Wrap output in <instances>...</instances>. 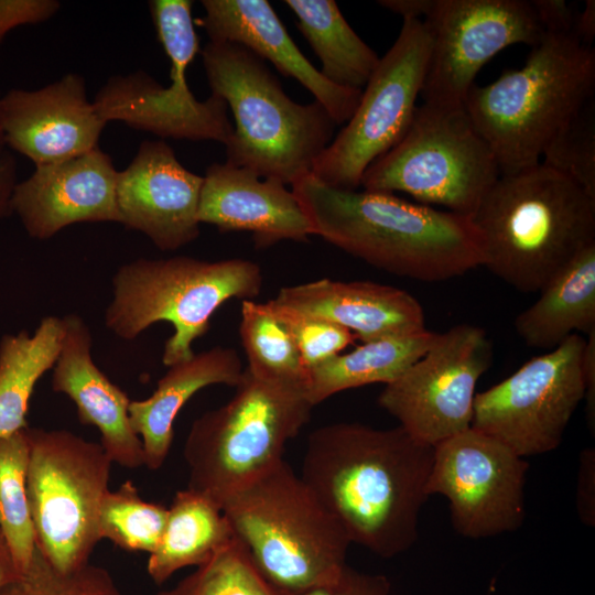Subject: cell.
I'll list each match as a JSON object with an SVG mask.
<instances>
[{"label": "cell", "instance_id": "6da1fadb", "mask_svg": "<svg viewBox=\"0 0 595 595\" xmlns=\"http://www.w3.org/2000/svg\"><path fill=\"white\" fill-rule=\"evenodd\" d=\"M433 459L434 446L400 425L338 422L309 435L300 476L351 543L393 558L418 539Z\"/></svg>", "mask_w": 595, "mask_h": 595}, {"label": "cell", "instance_id": "7a4b0ae2", "mask_svg": "<svg viewBox=\"0 0 595 595\" xmlns=\"http://www.w3.org/2000/svg\"><path fill=\"white\" fill-rule=\"evenodd\" d=\"M291 187L314 235L392 274L437 282L483 263V237L468 216L391 193L335 188L311 173Z\"/></svg>", "mask_w": 595, "mask_h": 595}, {"label": "cell", "instance_id": "3957f363", "mask_svg": "<svg viewBox=\"0 0 595 595\" xmlns=\"http://www.w3.org/2000/svg\"><path fill=\"white\" fill-rule=\"evenodd\" d=\"M470 218L482 266L521 292H540L595 245V197L541 162L501 174Z\"/></svg>", "mask_w": 595, "mask_h": 595}, {"label": "cell", "instance_id": "277c9868", "mask_svg": "<svg viewBox=\"0 0 595 595\" xmlns=\"http://www.w3.org/2000/svg\"><path fill=\"white\" fill-rule=\"evenodd\" d=\"M594 94V48L574 33L545 34L521 68L474 84L464 108L501 175L539 164L552 137Z\"/></svg>", "mask_w": 595, "mask_h": 595}, {"label": "cell", "instance_id": "5b68a950", "mask_svg": "<svg viewBox=\"0 0 595 595\" xmlns=\"http://www.w3.org/2000/svg\"><path fill=\"white\" fill-rule=\"evenodd\" d=\"M201 54L212 95L235 120L226 161L285 185L311 173L337 126L326 109L292 100L266 61L239 44L208 42Z\"/></svg>", "mask_w": 595, "mask_h": 595}, {"label": "cell", "instance_id": "8992f818", "mask_svg": "<svg viewBox=\"0 0 595 595\" xmlns=\"http://www.w3.org/2000/svg\"><path fill=\"white\" fill-rule=\"evenodd\" d=\"M221 510L259 572L282 595L332 582L347 565L346 531L284 459Z\"/></svg>", "mask_w": 595, "mask_h": 595}, {"label": "cell", "instance_id": "52a82bcc", "mask_svg": "<svg viewBox=\"0 0 595 595\" xmlns=\"http://www.w3.org/2000/svg\"><path fill=\"white\" fill-rule=\"evenodd\" d=\"M235 388L229 401L193 422L183 450L187 488L220 509L283 461L286 443L314 408L304 387L261 378L247 368Z\"/></svg>", "mask_w": 595, "mask_h": 595}, {"label": "cell", "instance_id": "ba28073f", "mask_svg": "<svg viewBox=\"0 0 595 595\" xmlns=\"http://www.w3.org/2000/svg\"><path fill=\"white\" fill-rule=\"evenodd\" d=\"M262 283L261 268L247 259H137L113 275L105 323L126 340L154 323H170L174 333L162 355L170 367L194 356L193 343L207 333L212 316L226 301L253 300Z\"/></svg>", "mask_w": 595, "mask_h": 595}, {"label": "cell", "instance_id": "9c48e42d", "mask_svg": "<svg viewBox=\"0 0 595 595\" xmlns=\"http://www.w3.org/2000/svg\"><path fill=\"white\" fill-rule=\"evenodd\" d=\"M500 171L464 106H416L399 142L365 171L366 191L402 192L472 217Z\"/></svg>", "mask_w": 595, "mask_h": 595}, {"label": "cell", "instance_id": "30bf717a", "mask_svg": "<svg viewBox=\"0 0 595 595\" xmlns=\"http://www.w3.org/2000/svg\"><path fill=\"white\" fill-rule=\"evenodd\" d=\"M26 494L35 544L58 571L89 564L112 462L99 443L66 430L28 426Z\"/></svg>", "mask_w": 595, "mask_h": 595}, {"label": "cell", "instance_id": "8fae6325", "mask_svg": "<svg viewBox=\"0 0 595 595\" xmlns=\"http://www.w3.org/2000/svg\"><path fill=\"white\" fill-rule=\"evenodd\" d=\"M431 37L420 19H403L400 33L367 82L345 127L313 164L311 174L342 190H357L368 166L405 133L421 94Z\"/></svg>", "mask_w": 595, "mask_h": 595}, {"label": "cell", "instance_id": "7c38bea8", "mask_svg": "<svg viewBox=\"0 0 595 595\" xmlns=\"http://www.w3.org/2000/svg\"><path fill=\"white\" fill-rule=\"evenodd\" d=\"M586 339L572 334L512 375L477 392L472 428L528 457L555 450L586 393Z\"/></svg>", "mask_w": 595, "mask_h": 595}, {"label": "cell", "instance_id": "4fadbf2b", "mask_svg": "<svg viewBox=\"0 0 595 595\" xmlns=\"http://www.w3.org/2000/svg\"><path fill=\"white\" fill-rule=\"evenodd\" d=\"M493 360L486 332L458 324L385 386L378 404L420 442L435 446L472 426L476 386Z\"/></svg>", "mask_w": 595, "mask_h": 595}, {"label": "cell", "instance_id": "5bb4252c", "mask_svg": "<svg viewBox=\"0 0 595 595\" xmlns=\"http://www.w3.org/2000/svg\"><path fill=\"white\" fill-rule=\"evenodd\" d=\"M422 21L431 50L420 95L442 106H464L479 69L500 51L545 35L528 0H429Z\"/></svg>", "mask_w": 595, "mask_h": 595}, {"label": "cell", "instance_id": "9a60e30c", "mask_svg": "<svg viewBox=\"0 0 595 595\" xmlns=\"http://www.w3.org/2000/svg\"><path fill=\"white\" fill-rule=\"evenodd\" d=\"M528 469L524 457L470 426L434 446L428 493L447 499L454 529L465 538L495 537L523 523Z\"/></svg>", "mask_w": 595, "mask_h": 595}, {"label": "cell", "instance_id": "2e32d148", "mask_svg": "<svg viewBox=\"0 0 595 595\" xmlns=\"http://www.w3.org/2000/svg\"><path fill=\"white\" fill-rule=\"evenodd\" d=\"M170 84L162 86L143 71L110 76L94 105L100 117L160 138L213 140L227 145L234 133L226 102L210 95L197 100L186 80L192 62L170 60Z\"/></svg>", "mask_w": 595, "mask_h": 595}, {"label": "cell", "instance_id": "e0dca14e", "mask_svg": "<svg viewBox=\"0 0 595 595\" xmlns=\"http://www.w3.org/2000/svg\"><path fill=\"white\" fill-rule=\"evenodd\" d=\"M203 176L177 160L163 140L143 141L129 165L118 171L120 224L144 234L161 250H176L199 236Z\"/></svg>", "mask_w": 595, "mask_h": 595}, {"label": "cell", "instance_id": "ac0fdd59", "mask_svg": "<svg viewBox=\"0 0 595 595\" xmlns=\"http://www.w3.org/2000/svg\"><path fill=\"white\" fill-rule=\"evenodd\" d=\"M6 147L35 166L93 151L107 122L88 99L83 76L69 73L39 89L13 88L1 97Z\"/></svg>", "mask_w": 595, "mask_h": 595}, {"label": "cell", "instance_id": "d6986e66", "mask_svg": "<svg viewBox=\"0 0 595 595\" xmlns=\"http://www.w3.org/2000/svg\"><path fill=\"white\" fill-rule=\"evenodd\" d=\"M117 176L99 148L61 162L35 166L14 186L10 207L30 237L48 239L76 223L120 224Z\"/></svg>", "mask_w": 595, "mask_h": 595}, {"label": "cell", "instance_id": "ffe728a7", "mask_svg": "<svg viewBox=\"0 0 595 595\" xmlns=\"http://www.w3.org/2000/svg\"><path fill=\"white\" fill-rule=\"evenodd\" d=\"M204 17L194 20L209 42L239 44L284 76L302 84L329 113L336 125L355 112L361 90L339 87L327 80L300 51L272 6L266 0H203Z\"/></svg>", "mask_w": 595, "mask_h": 595}, {"label": "cell", "instance_id": "44dd1931", "mask_svg": "<svg viewBox=\"0 0 595 595\" xmlns=\"http://www.w3.org/2000/svg\"><path fill=\"white\" fill-rule=\"evenodd\" d=\"M198 220L220 231L247 230L258 245L307 241L312 226L285 184L229 162L213 163L203 176Z\"/></svg>", "mask_w": 595, "mask_h": 595}, {"label": "cell", "instance_id": "7402d4cb", "mask_svg": "<svg viewBox=\"0 0 595 595\" xmlns=\"http://www.w3.org/2000/svg\"><path fill=\"white\" fill-rule=\"evenodd\" d=\"M274 305L350 331L363 343L426 331L419 301L399 288L370 281L321 279L284 286Z\"/></svg>", "mask_w": 595, "mask_h": 595}, {"label": "cell", "instance_id": "603a6c76", "mask_svg": "<svg viewBox=\"0 0 595 595\" xmlns=\"http://www.w3.org/2000/svg\"><path fill=\"white\" fill-rule=\"evenodd\" d=\"M62 318L64 337L53 367V390L76 404L80 423L98 429L99 444L112 463L130 469L144 466L143 445L129 420L131 400L94 363L91 335L83 318L77 314Z\"/></svg>", "mask_w": 595, "mask_h": 595}, {"label": "cell", "instance_id": "cb8c5ba5", "mask_svg": "<svg viewBox=\"0 0 595 595\" xmlns=\"http://www.w3.org/2000/svg\"><path fill=\"white\" fill-rule=\"evenodd\" d=\"M244 370L235 349L217 346L170 366L149 398L131 401L129 420L141 439L144 466L162 467L173 442L175 418L196 392L213 385L236 387Z\"/></svg>", "mask_w": 595, "mask_h": 595}, {"label": "cell", "instance_id": "d4e9b609", "mask_svg": "<svg viewBox=\"0 0 595 595\" xmlns=\"http://www.w3.org/2000/svg\"><path fill=\"white\" fill-rule=\"evenodd\" d=\"M521 312L515 328L531 347L553 349L576 332L595 331V245L585 248Z\"/></svg>", "mask_w": 595, "mask_h": 595}, {"label": "cell", "instance_id": "484cf974", "mask_svg": "<svg viewBox=\"0 0 595 595\" xmlns=\"http://www.w3.org/2000/svg\"><path fill=\"white\" fill-rule=\"evenodd\" d=\"M234 538L223 510L188 488L175 494L161 541L150 553L147 571L161 585L178 570L198 566Z\"/></svg>", "mask_w": 595, "mask_h": 595}, {"label": "cell", "instance_id": "4316f807", "mask_svg": "<svg viewBox=\"0 0 595 595\" xmlns=\"http://www.w3.org/2000/svg\"><path fill=\"white\" fill-rule=\"evenodd\" d=\"M436 333L365 342L307 370L305 394L313 407L327 398L371 383L388 385L400 377L431 346Z\"/></svg>", "mask_w": 595, "mask_h": 595}, {"label": "cell", "instance_id": "83f0119b", "mask_svg": "<svg viewBox=\"0 0 595 595\" xmlns=\"http://www.w3.org/2000/svg\"><path fill=\"white\" fill-rule=\"evenodd\" d=\"M296 26L321 62L331 83L363 90L380 57L351 29L334 0H285Z\"/></svg>", "mask_w": 595, "mask_h": 595}, {"label": "cell", "instance_id": "f1b7e54d", "mask_svg": "<svg viewBox=\"0 0 595 595\" xmlns=\"http://www.w3.org/2000/svg\"><path fill=\"white\" fill-rule=\"evenodd\" d=\"M64 337L63 318L46 316L32 335L20 331L0 340V437L26 425L34 387L54 367Z\"/></svg>", "mask_w": 595, "mask_h": 595}, {"label": "cell", "instance_id": "f546056e", "mask_svg": "<svg viewBox=\"0 0 595 595\" xmlns=\"http://www.w3.org/2000/svg\"><path fill=\"white\" fill-rule=\"evenodd\" d=\"M239 333L251 374L305 388L307 369L290 329L269 301H242Z\"/></svg>", "mask_w": 595, "mask_h": 595}, {"label": "cell", "instance_id": "4dcf8cb0", "mask_svg": "<svg viewBox=\"0 0 595 595\" xmlns=\"http://www.w3.org/2000/svg\"><path fill=\"white\" fill-rule=\"evenodd\" d=\"M26 429L0 437V530L19 574L29 567L36 548L26 494Z\"/></svg>", "mask_w": 595, "mask_h": 595}, {"label": "cell", "instance_id": "1f68e13d", "mask_svg": "<svg viewBox=\"0 0 595 595\" xmlns=\"http://www.w3.org/2000/svg\"><path fill=\"white\" fill-rule=\"evenodd\" d=\"M167 508L143 500L131 480L102 498L98 515L99 538L127 551L152 553L159 545Z\"/></svg>", "mask_w": 595, "mask_h": 595}, {"label": "cell", "instance_id": "d6a6232c", "mask_svg": "<svg viewBox=\"0 0 595 595\" xmlns=\"http://www.w3.org/2000/svg\"><path fill=\"white\" fill-rule=\"evenodd\" d=\"M156 595H282L259 572L246 548L234 538L209 560Z\"/></svg>", "mask_w": 595, "mask_h": 595}, {"label": "cell", "instance_id": "836d02e7", "mask_svg": "<svg viewBox=\"0 0 595 595\" xmlns=\"http://www.w3.org/2000/svg\"><path fill=\"white\" fill-rule=\"evenodd\" d=\"M541 163L595 197V101H588L549 141Z\"/></svg>", "mask_w": 595, "mask_h": 595}, {"label": "cell", "instance_id": "e575fe53", "mask_svg": "<svg viewBox=\"0 0 595 595\" xmlns=\"http://www.w3.org/2000/svg\"><path fill=\"white\" fill-rule=\"evenodd\" d=\"M0 595H121L111 574L104 567L87 564L69 573L56 570L35 548L29 567Z\"/></svg>", "mask_w": 595, "mask_h": 595}, {"label": "cell", "instance_id": "d590c367", "mask_svg": "<svg viewBox=\"0 0 595 595\" xmlns=\"http://www.w3.org/2000/svg\"><path fill=\"white\" fill-rule=\"evenodd\" d=\"M269 302L290 329L307 370L340 354L357 339L337 324L292 313Z\"/></svg>", "mask_w": 595, "mask_h": 595}, {"label": "cell", "instance_id": "8d00e7d4", "mask_svg": "<svg viewBox=\"0 0 595 595\" xmlns=\"http://www.w3.org/2000/svg\"><path fill=\"white\" fill-rule=\"evenodd\" d=\"M299 595H393L387 576L357 571L348 565L332 582L309 588Z\"/></svg>", "mask_w": 595, "mask_h": 595}, {"label": "cell", "instance_id": "74e56055", "mask_svg": "<svg viewBox=\"0 0 595 595\" xmlns=\"http://www.w3.org/2000/svg\"><path fill=\"white\" fill-rule=\"evenodd\" d=\"M60 8L56 0H0V43L13 29L45 22Z\"/></svg>", "mask_w": 595, "mask_h": 595}, {"label": "cell", "instance_id": "f35d334b", "mask_svg": "<svg viewBox=\"0 0 595 595\" xmlns=\"http://www.w3.org/2000/svg\"><path fill=\"white\" fill-rule=\"evenodd\" d=\"M577 511L581 520L594 527L595 522V450L585 448L580 457L577 482Z\"/></svg>", "mask_w": 595, "mask_h": 595}, {"label": "cell", "instance_id": "ab89813d", "mask_svg": "<svg viewBox=\"0 0 595 595\" xmlns=\"http://www.w3.org/2000/svg\"><path fill=\"white\" fill-rule=\"evenodd\" d=\"M539 23L545 34L573 33L576 14L563 0H532Z\"/></svg>", "mask_w": 595, "mask_h": 595}, {"label": "cell", "instance_id": "60d3db41", "mask_svg": "<svg viewBox=\"0 0 595 595\" xmlns=\"http://www.w3.org/2000/svg\"><path fill=\"white\" fill-rule=\"evenodd\" d=\"M17 183V160L6 150L0 154V218L11 213L10 202Z\"/></svg>", "mask_w": 595, "mask_h": 595}, {"label": "cell", "instance_id": "b9f144b4", "mask_svg": "<svg viewBox=\"0 0 595 595\" xmlns=\"http://www.w3.org/2000/svg\"><path fill=\"white\" fill-rule=\"evenodd\" d=\"M584 367L586 377V413L592 432L595 431V331L588 334L584 349Z\"/></svg>", "mask_w": 595, "mask_h": 595}, {"label": "cell", "instance_id": "7bdbcfd3", "mask_svg": "<svg viewBox=\"0 0 595 595\" xmlns=\"http://www.w3.org/2000/svg\"><path fill=\"white\" fill-rule=\"evenodd\" d=\"M574 35L584 44H592L595 36V1L587 0L582 12L576 14Z\"/></svg>", "mask_w": 595, "mask_h": 595}, {"label": "cell", "instance_id": "ee69618b", "mask_svg": "<svg viewBox=\"0 0 595 595\" xmlns=\"http://www.w3.org/2000/svg\"><path fill=\"white\" fill-rule=\"evenodd\" d=\"M429 0H381L378 3L399 14L402 19L422 20L428 8Z\"/></svg>", "mask_w": 595, "mask_h": 595}, {"label": "cell", "instance_id": "f6af8a7d", "mask_svg": "<svg viewBox=\"0 0 595 595\" xmlns=\"http://www.w3.org/2000/svg\"><path fill=\"white\" fill-rule=\"evenodd\" d=\"M19 575L6 539L0 530V591Z\"/></svg>", "mask_w": 595, "mask_h": 595}, {"label": "cell", "instance_id": "bcb514c9", "mask_svg": "<svg viewBox=\"0 0 595 595\" xmlns=\"http://www.w3.org/2000/svg\"><path fill=\"white\" fill-rule=\"evenodd\" d=\"M1 93H0V154L7 150L3 129H2V112H1Z\"/></svg>", "mask_w": 595, "mask_h": 595}, {"label": "cell", "instance_id": "7dc6e473", "mask_svg": "<svg viewBox=\"0 0 595 595\" xmlns=\"http://www.w3.org/2000/svg\"><path fill=\"white\" fill-rule=\"evenodd\" d=\"M493 589H494V588H493V587H490L489 592H488V593H487L486 595H491V593H493Z\"/></svg>", "mask_w": 595, "mask_h": 595}]
</instances>
